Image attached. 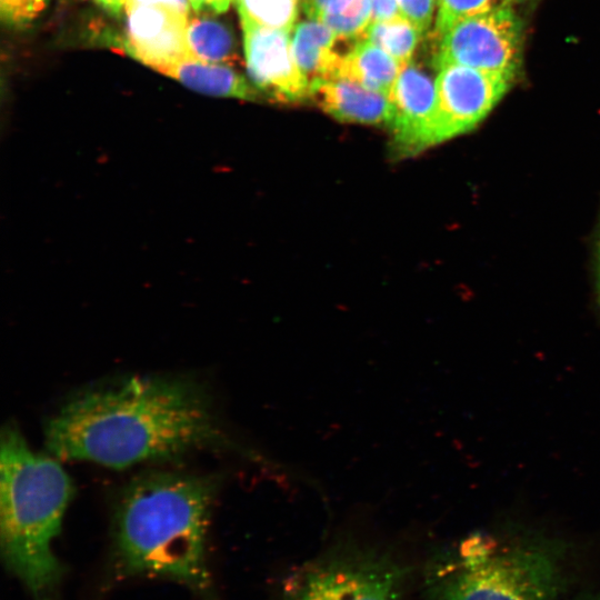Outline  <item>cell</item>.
<instances>
[{"mask_svg":"<svg viewBox=\"0 0 600 600\" xmlns=\"http://www.w3.org/2000/svg\"><path fill=\"white\" fill-rule=\"evenodd\" d=\"M44 444L58 460L122 469L229 441L194 382L132 377L73 396L47 421Z\"/></svg>","mask_w":600,"mask_h":600,"instance_id":"cell-1","label":"cell"},{"mask_svg":"<svg viewBox=\"0 0 600 600\" xmlns=\"http://www.w3.org/2000/svg\"><path fill=\"white\" fill-rule=\"evenodd\" d=\"M212 480L152 471L124 489L113 523L108 578L174 581L201 600H217L207 558Z\"/></svg>","mask_w":600,"mask_h":600,"instance_id":"cell-2","label":"cell"},{"mask_svg":"<svg viewBox=\"0 0 600 600\" xmlns=\"http://www.w3.org/2000/svg\"><path fill=\"white\" fill-rule=\"evenodd\" d=\"M72 492V481L57 458L36 453L16 426L2 428L1 554L33 600H61L66 569L52 543Z\"/></svg>","mask_w":600,"mask_h":600,"instance_id":"cell-3","label":"cell"},{"mask_svg":"<svg viewBox=\"0 0 600 600\" xmlns=\"http://www.w3.org/2000/svg\"><path fill=\"white\" fill-rule=\"evenodd\" d=\"M564 583L559 542L474 533L430 562L423 589L427 600H559Z\"/></svg>","mask_w":600,"mask_h":600,"instance_id":"cell-4","label":"cell"},{"mask_svg":"<svg viewBox=\"0 0 600 600\" xmlns=\"http://www.w3.org/2000/svg\"><path fill=\"white\" fill-rule=\"evenodd\" d=\"M284 600H404V571L372 552L350 551L312 561L293 572Z\"/></svg>","mask_w":600,"mask_h":600,"instance_id":"cell-5","label":"cell"},{"mask_svg":"<svg viewBox=\"0 0 600 600\" xmlns=\"http://www.w3.org/2000/svg\"><path fill=\"white\" fill-rule=\"evenodd\" d=\"M433 66L460 64L514 78L520 61L521 22L507 6L460 21L438 38Z\"/></svg>","mask_w":600,"mask_h":600,"instance_id":"cell-6","label":"cell"},{"mask_svg":"<svg viewBox=\"0 0 600 600\" xmlns=\"http://www.w3.org/2000/svg\"><path fill=\"white\" fill-rule=\"evenodd\" d=\"M514 78L460 64L439 69L429 148L472 130L501 100Z\"/></svg>","mask_w":600,"mask_h":600,"instance_id":"cell-7","label":"cell"},{"mask_svg":"<svg viewBox=\"0 0 600 600\" xmlns=\"http://www.w3.org/2000/svg\"><path fill=\"white\" fill-rule=\"evenodd\" d=\"M248 74L256 89L282 103L309 98V81L293 57L290 31L264 26L239 13Z\"/></svg>","mask_w":600,"mask_h":600,"instance_id":"cell-8","label":"cell"},{"mask_svg":"<svg viewBox=\"0 0 600 600\" xmlns=\"http://www.w3.org/2000/svg\"><path fill=\"white\" fill-rule=\"evenodd\" d=\"M124 48L143 64L157 70L191 57L187 44L189 13L168 4L126 7Z\"/></svg>","mask_w":600,"mask_h":600,"instance_id":"cell-9","label":"cell"},{"mask_svg":"<svg viewBox=\"0 0 600 600\" xmlns=\"http://www.w3.org/2000/svg\"><path fill=\"white\" fill-rule=\"evenodd\" d=\"M391 151L397 158L418 154L429 148V131L434 111L436 86L417 63L401 70L390 94Z\"/></svg>","mask_w":600,"mask_h":600,"instance_id":"cell-10","label":"cell"},{"mask_svg":"<svg viewBox=\"0 0 600 600\" xmlns=\"http://www.w3.org/2000/svg\"><path fill=\"white\" fill-rule=\"evenodd\" d=\"M309 98L340 122L388 126L391 119L392 106L388 96L346 78L311 81Z\"/></svg>","mask_w":600,"mask_h":600,"instance_id":"cell-11","label":"cell"},{"mask_svg":"<svg viewBox=\"0 0 600 600\" xmlns=\"http://www.w3.org/2000/svg\"><path fill=\"white\" fill-rule=\"evenodd\" d=\"M156 71L176 79L187 88L207 96L257 100L256 87L231 66L210 63L193 57L167 63Z\"/></svg>","mask_w":600,"mask_h":600,"instance_id":"cell-12","label":"cell"},{"mask_svg":"<svg viewBox=\"0 0 600 600\" xmlns=\"http://www.w3.org/2000/svg\"><path fill=\"white\" fill-rule=\"evenodd\" d=\"M403 67L374 43L360 39L341 56L336 77L349 79L390 97Z\"/></svg>","mask_w":600,"mask_h":600,"instance_id":"cell-13","label":"cell"},{"mask_svg":"<svg viewBox=\"0 0 600 600\" xmlns=\"http://www.w3.org/2000/svg\"><path fill=\"white\" fill-rule=\"evenodd\" d=\"M337 34L323 22L308 20L294 27L292 52L297 66L309 81L337 76L341 56L334 49Z\"/></svg>","mask_w":600,"mask_h":600,"instance_id":"cell-14","label":"cell"},{"mask_svg":"<svg viewBox=\"0 0 600 600\" xmlns=\"http://www.w3.org/2000/svg\"><path fill=\"white\" fill-rule=\"evenodd\" d=\"M211 14L203 12L189 18L187 44L190 54L210 63L234 64L240 60L234 37L228 26Z\"/></svg>","mask_w":600,"mask_h":600,"instance_id":"cell-15","label":"cell"},{"mask_svg":"<svg viewBox=\"0 0 600 600\" xmlns=\"http://www.w3.org/2000/svg\"><path fill=\"white\" fill-rule=\"evenodd\" d=\"M304 13L327 24L341 41L362 39L371 22L370 0H302Z\"/></svg>","mask_w":600,"mask_h":600,"instance_id":"cell-16","label":"cell"},{"mask_svg":"<svg viewBox=\"0 0 600 600\" xmlns=\"http://www.w3.org/2000/svg\"><path fill=\"white\" fill-rule=\"evenodd\" d=\"M422 32L404 17L370 22L362 39L374 43L402 66L411 61Z\"/></svg>","mask_w":600,"mask_h":600,"instance_id":"cell-17","label":"cell"},{"mask_svg":"<svg viewBox=\"0 0 600 600\" xmlns=\"http://www.w3.org/2000/svg\"><path fill=\"white\" fill-rule=\"evenodd\" d=\"M299 0H238L239 13L277 29L291 31Z\"/></svg>","mask_w":600,"mask_h":600,"instance_id":"cell-18","label":"cell"},{"mask_svg":"<svg viewBox=\"0 0 600 600\" xmlns=\"http://www.w3.org/2000/svg\"><path fill=\"white\" fill-rule=\"evenodd\" d=\"M510 1L512 0H437L434 34L440 38L460 21L507 6Z\"/></svg>","mask_w":600,"mask_h":600,"instance_id":"cell-19","label":"cell"},{"mask_svg":"<svg viewBox=\"0 0 600 600\" xmlns=\"http://www.w3.org/2000/svg\"><path fill=\"white\" fill-rule=\"evenodd\" d=\"M49 0H0L2 23L10 29H22L33 22Z\"/></svg>","mask_w":600,"mask_h":600,"instance_id":"cell-20","label":"cell"},{"mask_svg":"<svg viewBox=\"0 0 600 600\" xmlns=\"http://www.w3.org/2000/svg\"><path fill=\"white\" fill-rule=\"evenodd\" d=\"M403 17L422 33L426 32L434 14L437 0H398Z\"/></svg>","mask_w":600,"mask_h":600,"instance_id":"cell-21","label":"cell"},{"mask_svg":"<svg viewBox=\"0 0 600 600\" xmlns=\"http://www.w3.org/2000/svg\"><path fill=\"white\" fill-rule=\"evenodd\" d=\"M371 22L389 21L403 17L398 0H370Z\"/></svg>","mask_w":600,"mask_h":600,"instance_id":"cell-22","label":"cell"},{"mask_svg":"<svg viewBox=\"0 0 600 600\" xmlns=\"http://www.w3.org/2000/svg\"><path fill=\"white\" fill-rule=\"evenodd\" d=\"M193 11L198 13H221L226 11L232 0H189Z\"/></svg>","mask_w":600,"mask_h":600,"instance_id":"cell-23","label":"cell"},{"mask_svg":"<svg viewBox=\"0 0 600 600\" xmlns=\"http://www.w3.org/2000/svg\"><path fill=\"white\" fill-rule=\"evenodd\" d=\"M132 4H168L186 13H189L191 7L189 0H129L126 7Z\"/></svg>","mask_w":600,"mask_h":600,"instance_id":"cell-24","label":"cell"},{"mask_svg":"<svg viewBox=\"0 0 600 600\" xmlns=\"http://www.w3.org/2000/svg\"><path fill=\"white\" fill-rule=\"evenodd\" d=\"M101 7L112 13H119L124 10L129 0H96Z\"/></svg>","mask_w":600,"mask_h":600,"instance_id":"cell-25","label":"cell"},{"mask_svg":"<svg viewBox=\"0 0 600 600\" xmlns=\"http://www.w3.org/2000/svg\"><path fill=\"white\" fill-rule=\"evenodd\" d=\"M598 301L600 304V236L598 242Z\"/></svg>","mask_w":600,"mask_h":600,"instance_id":"cell-26","label":"cell"},{"mask_svg":"<svg viewBox=\"0 0 600 600\" xmlns=\"http://www.w3.org/2000/svg\"><path fill=\"white\" fill-rule=\"evenodd\" d=\"M583 600H600V591L592 594V596H589L588 598H586Z\"/></svg>","mask_w":600,"mask_h":600,"instance_id":"cell-27","label":"cell"}]
</instances>
